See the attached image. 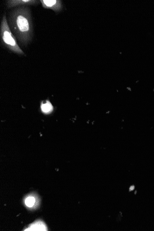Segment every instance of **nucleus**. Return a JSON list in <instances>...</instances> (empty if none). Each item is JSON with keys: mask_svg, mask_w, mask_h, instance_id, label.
Masks as SVG:
<instances>
[{"mask_svg": "<svg viewBox=\"0 0 154 231\" xmlns=\"http://www.w3.org/2000/svg\"><path fill=\"white\" fill-rule=\"evenodd\" d=\"M8 21L12 32L22 44L27 46L32 41L34 30L29 6L19 7L12 10L9 14Z\"/></svg>", "mask_w": 154, "mask_h": 231, "instance_id": "1", "label": "nucleus"}, {"mask_svg": "<svg viewBox=\"0 0 154 231\" xmlns=\"http://www.w3.org/2000/svg\"><path fill=\"white\" fill-rule=\"evenodd\" d=\"M0 36L1 43L4 47L14 53L24 55V52L18 44L15 37L11 31L5 14L3 16L1 21Z\"/></svg>", "mask_w": 154, "mask_h": 231, "instance_id": "2", "label": "nucleus"}, {"mask_svg": "<svg viewBox=\"0 0 154 231\" xmlns=\"http://www.w3.org/2000/svg\"><path fill=\"white\" fill-rule=\"evenodd\" d=\"M42 6L45 9H51L56 13H60L63 9V5L60 0H40Z\"/></svg>", "mask_w": 154, "mask_h": 231, "instance_id": "3", "label": "nucleus"}, {"mask_svg": "<svg viewBox=\"0 0 154 231\" xmlns=\"http://www.w3.org/2000/svg\"><path fill=\"white\" fill-rule=\"evenodd\" d=\"M40 1L36 0H8L7 1V7L8 8H13L16 7L37 6Z\"/></svg>", "mask_w": 154, "mask_h": 231, "instance_id": "4", "label": "nucleus"}, {"mask_svg": "<svg viewBox=\"0 0 154 231\" xmlns=\"http://www.w3.org/2000/svg\"><path fill=\"white\" fill-rule=\"evenodd\" d=\"M35 202V199L33 197H28L25 200V203L28 207H32L34 204Z\"/></svg>", "mask_w": 154, "mask_h": 231, "instance_id": "5", "label": "nucleus"}, {"mask_svg": "<svg viewBox=\"0 0 154 231\" xmlns=\"http://www.w3.org/2000/svg\"><path fill=\"white\" fill-rule=\"evenodd\" d=\"M43 111L44 112H48L50 111L52 109V106L50 103L47 102L45 104H43L41 107Z\"/></svg>", "mask_w": 154, "mask_h": 231, "instance_id": "6", "label": "nucleus"}]
</instances>
